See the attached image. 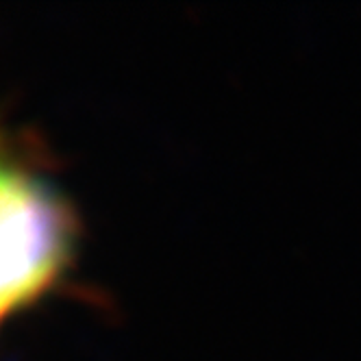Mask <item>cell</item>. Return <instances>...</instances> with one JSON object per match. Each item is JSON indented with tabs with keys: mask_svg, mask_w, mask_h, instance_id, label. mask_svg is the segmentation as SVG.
Returning <instances> with one entry per match:
<instances>
[{
	"mask_svg": "<svg viewBox=\"0 0 361 361\" xmlns=\"http://www.w3.org/2000/svg\"><path fill=\"white\" fill-rule=\"evenodd\" d=\"M72 218L42 180L0 166V305L42 292L68 262Z\"/></svg>",
	"mask_w": 361,
	"mask_h": 361,
	"instance_id": "cell-1",
	"label": "cell"
},
{
	"mask_svg": "<svg viewBox=\"0 0 361 361\" xmlns=\"http://www.w3.org/2000/svg\"><path fill=\"white\" fill-rule=\"evenodd\" d=\"M5 312V309H3V305H0V314H3Z\"/></svg>",
	"mask_w": 361,
	"mask_h": 361,
	"instance_id": "cell-2",
	"label": "cell"
}]
</instances>
